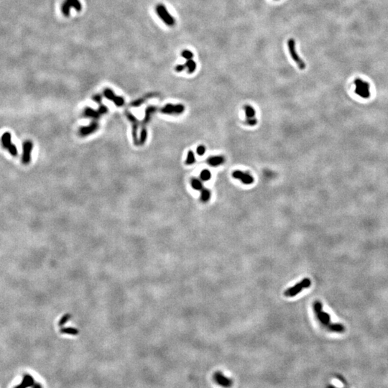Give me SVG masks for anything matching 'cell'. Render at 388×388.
Segmentation results:
<instances>
[{
	"mask_svg": "<svg viewBox=\"0 0 388 388\" xmlns=\"http://www.w3.org/2000/svg\"><path fill=\"white\" fill-rule=\"evenodd\" d=\"M144 103V99H138V100L132 101L131 103V106L132 107H139L140 105Z\"/></svg>",
	"mask_w": 388,
	"mask_h": 388,
	"instance_id": "f1b7e54d",
	"label": "cell"
},
{
	"mask_svg": "<svg viewBox=\"0 0 388 388\" xmlns=\"http://www.w3.org/2000/svg\"><path fill=\"white\" fill-rule=\"evenodd\" d=\"M257 119L254 118V117H252V118H247L246 124L247 125L254 126L257 124Z\"/></svg>",
	"mask_w": 388,
	"mask_h": 388,
	"instance_id": "4316f807",
	"label": "cell"
},
{
	"mask_svg": "<svg viewBox=\"0 0 388 388\" xmlns=\"http://www.w3.org/2000/svg\"><path fill=\"white\" fill-rule=\"evenodd\" d=\"M99 123L97 122L96 120L93 121V122L91 123L88 126H84V127H81L79 129V135L82 137H86L88 136L92 133L95 132L96 131L98 130L99 129Z\"/></svg>",
	"mask_w": 388,
	"mask_h": 388,
	"instance_id": "4fadbf2b",
	"label": "cell"
},
{
	"mask_svg": "<svg viewBox=\"0 0 388 388\" xmlns=\"http://www.w3.org/2000/svg\"><path fill=\"white\" fill-rule=\"evenodd\" d=\"M71 7H74L78 12H80L81 10V4L79 0H65L63 6H62V12L65 17L69 16Z\"/></svg>",
	"mask_w": 388,
	"mask_h": 388,
	"instance_id": "ba28073f",
	"label": "cell"
},
{
	"mask_svg": "<svg viewBox=\"0 0 388 388\" xmlns=\"http://www.w3.org/2000/svg\"><path fill=\"white\" fill-rule=\"evenodd\" d=\"M311 285V281L309 278H304L303 280L295 285V286L288 288L287 291L285 292V295L287 297H293L300 293L304 288H309Z\"/></svg>",
	"mask_w": 388,
	"mask_h": 388,
	"instance_id": "277c9868",
	"label": "cell"
},
{
	"mask_svg": "<svg viewBox=\"0 0 388 388\" xmlns=\"http://www.w3.org/2000/svg\"><path fill=\"white\" fill-rule=\"evenodd\" d=\"M101 99H102V97H101V95H99V94H97V95H95V96H94V97H93V100H94V101H95V102H97V103H98V104H101Z\"/></svg>",
	"mask_w": 388,
	"mask_h": 388,
	"instance_id": "4dcf8cb0",
	"label": "cell"
},
{
	"mask_svg": "<svg viewBox=\"0 0 388 388\" xmlns=\"http://www.w3.org/2000/svg\"><path fill=\"white\" fill-rule=\"evenodd\" d=\"M196 152L198 155H203L206 152V147L204 145H199L196 149Z\"/></svg>",
	"mask_w": 388,
	"mask_h": 388,
	"instance_id": "83f0119b",
	"label": "cell"
},
{
	"mask_svg": "<svg viewBox=\"0 0 388 388\" xmlns=\"http://www.w3.org/2000/svg\"><path fill=\"white\" fill-rule=\"evenodd\" d=\"M185 110L183 104H168L161 109V112L165 114H181Z\"/></svg>",
	"mask_w": 388,
	"mask_h": 388,
	"instance_id": "52a82bcc",
	"label": "cell"
},
{
	"mask_svg": "<svg viewBox=\"0 0 388 388\" xmlns=\"http://www.w3.org/2000/svg\"><path fill=\"white\" fill-rule=\"evenodd\" d=\"M314 309L318 321L321 322L322 325L329 329L333 323L331 321L330 315L323 311V305H322L320 301L315 302L314 304Z\"/></svg>",
	"mask_w": 388,
	"mask_h": 388,
	"instance_id": "6da1fadb",
	"label": "cell"
},
{
	"mask_svg": "<svg viewBox=\"0 0 388 388\" xmlns=\"http://www.w3.org/2000/svg\"><path fill=\"white\" fill-rule=\"evenodd\" d=\"M244 109L245 111V114H246L247 118L254 117L255 111H254V108L252 106H250V105H245V106H244Z\"/></svg>",
	"mask_w": 388,
	"mask_h": 388,
	"instance_id": "d6986e66",
	"label": "cell"
},
{
	"mask_svg": "<svg viewBox=\"0 0 388 388\" xmlns=\"http://www.w3.org/2000/svg\"><path fill=\"white\" fill-rule=\"evenodd\" d=\"M157 109H156L155 106H149L145 109V118H144L143 121H142V124L144 125L147 124L149 122V121L150 120L151 118V115L154 112H155Z\"/></svg>",
	"mask_w": 388,
	"mask_h": 388,
	"instance_id": "e0dca14e",
	"label": "cell"
},
{
	"mask_svg": "<svg viewBox=\"0 0 388 388\" xmlns=\"http://www.w3.org/2000/svg\"><path fill=\"white\" fill-rule=\"evenodd\" d=\"M185 65H186L187 72L188 74H193L194 71H195V69H196V63L192 59L187 60L186 63H185Z\"/></svg>",
	"mask_w": 388,
	"mask_h": 388,
	"instance_id": "ac0fdd59",
	"label": "cell"
},
{
	"mask_svg": "<svg viewBox=\"0 0 388 388\" xmlns=\"http://www.w3.org/2000/svg\"><path fill=\"white\" fill-rule=\"evenodd\" d=\"M195 155L193 151L190 150L188 151V155H187V158H186V163L187 165H192L195 163Z\"/></svg>",
	"mask_w": 388,
	"mask_h": 388,
	"instance_id": "cb8c5ba5",
	"label": "cell"
},
{
	"mask_svg": "<svg viewBox=\"0 0 388 388\" xmlns=\"http://www.w3.org/2000/svg\"><path fill=\"white\" fill-rule=\"evenodd\" d=\"M224 161L225 160L223 156H213L208 159V163L209 165L215 167L223 164Z\"/></svg>",
	"mask_w": 388,
	"mask_h": 388,
	"instance_id": "2e32d148",
	"label": "cell"
},
{
	"mask_svg": "<svg viewBox=\"0 0 388 388\" xmlns=\"http://www.w3.org/2000/svg\"><path fill=\"white\" fill-rule=\"evenodd\" d=\"M33 149V143L30 140L25 142L23 144V154L22 162L25 164H28L31 160V152Z\"/></svg>",
	"mask_w": 388,
	"mask_h": 388,
	"instance_id": "8fae6325",
	"label": "cell"
},
{
	"mask_svg": "<svg viewBox=\"0 0 388 388\" xmlns=\"http://www.w3.org/2000/svg\"><path fill=\"white\" fill-rule=\"evenodd\" d=\"M1 145L4 148H6L10 152V154L13 156L17 155V149L15 145L12 142L11 134L9 132H5L1 136Z\"/></svg>",
	"mask_w": 388,
	"mask_h": 388,
	"instance_id": "8992f818",
	"label": "cell"
},
{
	"mask_svg": "<svg viewBox=\"0 0 388 388\" xmlns=\"http://www.w3.org/2000/svg\"><path fill=\"white\" fill-rule=\"evenodd\" d=\"M355 93L363 99H367L370 97V86L369 83L358 79L355 81Z\"/></svg>",
	"mask_w": 388,
	"mask_h": 388,
	"instance_id": "3957f363",
	"label": "cell"
},
{
	"mask_svg": "<svg viewBox=\"0 0 388 388\" xmlns=\"http://www.w3.org/2000/svg\"><path fill=\"white\" fill-rule=\"evenodd\" d=\"M288 51H289L290 56H291L292 59L293 60V61L298 65V68L300 69V70H304V69L305 68V63H304V61L302 60V58H300V56H298V53H297L296 48H295V42L294 39L291 38L288 40Z\"/></svg>",
	"mask_w": 388,
	"mask_h": 388,
	"instance_id": "7a4b0ae2",
	"label": "cell"
},
{
	"mask_svg": "<svg viewBox=\"0 0 388 388\" xmlns=\"http://www.w3.org/2000/svg\"><path fill=\"white\" fill-rule=\"evenodd\" d=\"M185 68H186V65H185V64L184 65H178L175 68V70L177 71L178 73H180L181 72V71H184Z\"/></svg>",
	"mask_w": 388,
	"mask_h": 388,
	"instance_id": "1f68e13d",
	"label": "cell"
},
{
	"mask_svg": "<svg viewBox=\"0 0 388 388\" xmlns=\"http://www.w3.org/2000/svg\"><path fill=\"white\" fill-rule=\"evenodd\" d=\"M201 178L202 181H207L211 178V172L209 171V170L206 169V170H204L203 171L201 172Z\"/></svg>",
	"mask_w": 388,
	"mask_h": 388,
	"instance_id": "d4e9b609",
	"label": "cell"
},
{
	"mask_svg": "<svg viewBox=\"0 0 388 388\" xmlns=\"http://www.w3.org/2000/svg\"><path fill=\"white\" fill-rule=\"evenodd\" d=\"M147 139V131L145 128H142L140 132V138H139V145H143Z\"/></svg>",
	"mask_w": 388,
	"mask_h": 388,
	"instance_id": "44dd1931",
	"label": "cell"
},
{
	"mask_svg": "<svg viewBox=\"0 0 388 388\" xmlns=\"http://www.w3.org/2000/svg\"><path fill=\"white\" fill-rule=\"evenodd\" d=\"M214 379L217 382V383L223 386V387H229L232 384V381L230 379L226 377L223 374L219 372L215 373Z\"/></svg>",
	"mask_w": 388,
	"mask_h": 388,
	"instance_id": "5bb4252c",
	"label": "cell"
},
{
	"mask_svg": "<svg viewBox=\"0 0 388 388\" xmlns=\"http://www.w3.org/2000/svg\"><path fill=\"white\" fill-rule=\"evenodd\" d=\"M98 111L99 112V114H100L101 115L105 114L107 113L108 109L106 106H104V105H100V106L99 107V109H98Z\"/></svg>",
	"mask_w": 388,
	"mask_h": 388,
	"instance_id": "f546056e",
	"label": "cell"
},
{
	"mask_svg": "<svg viewBox=\"0 0 388 388\" xmlns=\"http://www.w3.org/2000/svg\"><path fill=\"white\" fill-rule=\"evenodd\" d=\"M211 198V192L206 188H203L201 194V200L203 202H207Z\"/></svg>",
	"mask_w": 388,
	"mask_h": 388,
	"instance_id": "7402d4cb",
	"label": "cell"
},
{
	"mask_svg": "<svg viewBox=\"0 0 388 388\" xmlns=\"http://www.w3.org/2000/svg\"><path fill=\"white\" fill-rule=\"evenodd\" d=\"M156 12H157L158 15L160 17V18L167 25L173 26L175 25V19L170 15V14L168 12V10H167L166 7H165L164 5L160 4L157 6V7H156Z\"/></svg>",
	"mask_w": 388,
	"mask_h": 388,
	"instance_id": "5b68a950",
	"label": "cell"
},
{
	"mask_svg": "<svg viewBox=\"0 0 388 388\" xmlns=\"http://www.w3.org/2000/svg\"><path fill=\"white\" fill-rule=\"evenodd\" d=\"M181 56L184 58H186V60H190L193 58V53L188 50H184L181 53Z\"/></svg>",
	"mask_w": 388,
	"mask_h": 388,
	"instance_id": "484cf974",
	"label": "cell"
},
{
	"mask_svg": "<svg viewBox=\"0 0 388 388\" xmlns=\"http://www.w3.org/2000/svg\"><path fill=\"white\" fill-rule=\"evenodd\" d=\"M104 95L109 100L113 101L117 106H122L124 104V99L121 97H117L113 91L110 88H106L104 91Z\"/></svg>",
	"mask_w": 388,
	"mask_h": 388,
	"instance_id": "7c38bea8",
	"label": "cell"
},
{
	"mask_svg": "<svg viewBox=\"0 0 388 388\" xmlns=\"http://www.w3.org/2000/svg\"><path fill=\"white\" fill-rule=\"evenodd\" d=\"M33 378H32L30 375H25V376L24 377V380L22 381V384H19V385L17 386V387H28V386L32 385V384H33Z\"/></svg>",
	"mask_w": 388,
	"mask_h": 388,
	"instance_id": "603a6c76",
	"label": "cell"
},
{
	"mask_svg": "<svg viewBox=\"0 0 388 388\" xmlns=\"http://www.w3.org/2000/svg\"><path fill=\"white\" fill-rule=\"evenodd\" d=\"M232 176L234 178L242 181L244 184L250 185L254 182V178L250 174L241 171V170H235L233 172Z\"/></svg>",
	"mask_w": 388,
	"mask_h": 388,
	"instance_id": "30bf717a",
	"label": "cell"
},
{
	"mask_svg": "<svg viewBox=\"0 0 388 388\" xmlns=\"http://www.w3.org/2000/svg\"><path fill=\"white\" fill-rule=\"evenodd\" d=\"M83 114H84L85 117L92 118L94 119V120H99V117H100L101 116L100 114H99V112L98 111V110L97 111H95V110L93 109L90 107H86L84 111H83Z\"/></svg>",
	"mask_w": 388,
	"mask_h": 388,
	"instance_id": "9a60e30c",
	"label": "cell"
},
{
	"mask_svg": "<svg viewBox=\"0 0 388 388\" xmlns=\"http://www.w3.org/2000/svg\"><path fill=\"white\" fill-rule=\"evenodd\" d=\"M190 184H191L192 188H193V189L196 190H201L203 189V184L201 181H200V180L197 178L191 179Z\"/></svg>",
	"mask_w": 388,
	"mask_h": 388,
	"instance_id": "ffe728a7",
	"label": "cell"
},
{
	"mask_svg": "<svg viewBox=\"0 0 388 388\" xmlns=\"http://www.w3.org/2000/svg\"><path fill=\"white\" fill-rule=\"evenodd\" d=\"M126 116L129 122L132 123V139L134 141L135 145H139V139L138 137V120L136 117H135L131 112L127 111H126Z\"/></svg>",
	"mask_w": 388,
	"mask_h": 388,
	"instance_id": "9c48e42d",
	"label": "cell"
}]
</instances>
